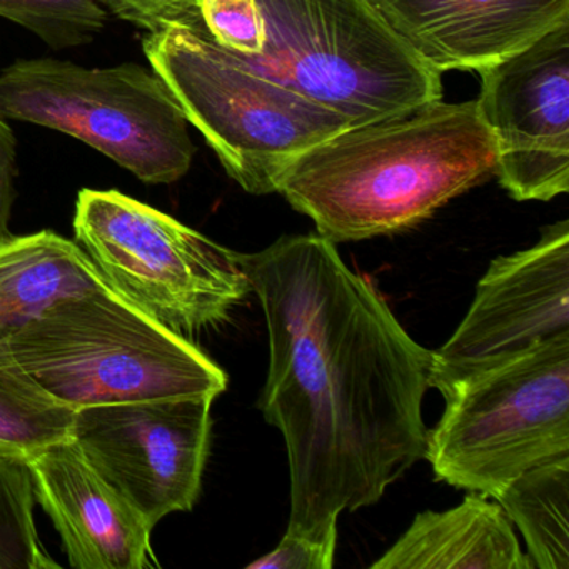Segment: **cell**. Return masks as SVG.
<instances>
[{
  "label": "cell",
  "mask_w": 569,
  "mask_h": 569,
  "mask_svg": "<svg viewBox=\"0 0 569 569\" xmlns=\"http://www.w3.org/2000/svg\"><path fill=\"white\" fill-rule=\"evenodd\" d=\"M241 262L268 322L258 406L288 452L286 535L338 538L341 512L376 505L425 458L432 351L318 232Z\"/></svg>",
  "instance_id": "1"
},
{
  "label": "cell",
  "mask_w": 569,
  "mask_h": 569,
  "mask_svg": "<svg viewBox=\"0 0 569 569\" xmlns=\"http://www.w3.org/2000/svg\"><path fill=\"white\" fill-rule=\"evenodd\" d=\"M498 149L478 102L432 101L345 129L292 161L278 192L328 241L421 224L496 174Z\"/></svg>",
  "instance_id": "2"
},
{
  "label": "cell",
  "mask_w": 569,
  "mask_h": 569,
  "mask_svg": "<svg viewBox=\"0 0 569 569\" xmlns=\"http://www.w3.org/2000/svg\"><path fill=\"white\" fill-rule=\"evenodd\" d=\"M142 49L189 124L249 194L278 192L279 179L298 156L351 128L248 54L222 46L199 8L148 31Z\"/></svg>",
  "instance_id": "3"
},
{
  "label": "cell",
  "mask_w": 569,
  "mask_h": 569,
  "mask_svg": "<svg viewBox=\"0 0 569 569\" xmlns=\"http://www.w3.org/2000/svg\"><path fill=\"white\" fill-rule=\"evenodd\" d=\"M16 361L69 408L218 398L228 375L109 284L66 296L8 339Z\"/></svg>",
  "instance_id": "4"
},
{
  "label": "cell",
  "mask_w": 569,
  "mask_h": 569,
  "mask_svg": "<svg viewBox=\"0 0 569 569\" xmlns=\"http://www.w3.org/2000/svg\"><path fill=\"white\" fill-rule=\"evenodd\" d=\"M262 71L355 126L442 99L441 74L369 0H256Z\"/></svg>",
  "instance_id": "5"
},
{
  "label": "cell",
  "mask_w": 569,
  "mask_h": 569,
  "mask_svg": "<svg viewBox=\"0 0 569 569\" xmlns=\"http://www.w3.org/2000/svg\"><path fill=\"white\" fill-rule=\"evenodd\" d=\"M569 458V335L476 372L428 431L435 478L495 498L528 469Z\"/></svg>",
  "instance_id": "6"
},
{
  "label": "cell",
  "mask_w": 569,
  "mask_h": 569,
  "mask_svg": "<svg viewBox=\"0 0 569 569\" xmlns=\"http://www.w3.org/2000/svg\"><path fill=\"white\" fill-rule=\"evenodd\" d=\"M0 116L79 139L146 184L179 181L196 154L171 89L134 62L96 69L16 61L0 74Z\"/></svg>",
  "instance_id": "7"
},
{
  "label": "cell",
  "mask_w": 569,
  "mask_h": 569,
  "mask_svg": "<svg viewBox=\"0 0 569 569\" xmlns=\"http://www.w3.org/2000/svg\"><path fill=\"white\" fill-rule=\"evenodd\" d=\"M74 232L114 291L178 335L219 325L251 292L241 252L122 192L82 189Z\"/></svg>",
  "instance_id": "8"
},
{
  "label": "cell",
  "mask_w": 569,
  "mask_h": 569,
  "mask_svg": "<svg viewBox=\"0 0 569 569\" xmlns=\"http://www.w3.org/2000/svg\"><path fill=\"white\" fill-rule=\"evenodd\" d=\"M211 396H179L78 409L72 441L156 528L191 511L211 446Z\"/></svg>",
  "instance_id": "9"
},
{
  "label": "cell",
  "mask_w": 569,
  "mask_h": 569,
  "mask_svg": "<svg viewBox=\"0 0 569 569\" xmlns=\"http://www.w3.org/2000/svg\"><path fill=\"white\" fill-rule=\"evenodd\" d=\"M562 335H569V221L489 264L468 315L432 351L429 388L446 399L469 376Z\"/></svg>",
  "instance_id": "10"
},
{
  "label": "cell",
  "mask_w": 569,
  "mask_h": 569,
  "mask_svg": "<svg viewBox=\"0 0 569 569\" xmlns=\"http://www.w3.org/2000/svg\"><path fill=\"white\" fill-rule=\"evenodd\" d=\"M479 114L498 149L496 178L516 201L569 191V22L479 71Z\"/></svg>",
  "instance_id": "11"
},
{
  "label": "cell",
  "mask_w": 569,
  "mask_h": 569,
  "mask_svg": "<svg viewBox=\"0 0 569 569\" xmlns=\"http://www.w3.org/2000/svg\"><path fill=\"white\" fill-rule=\"evenodd\" d=\"M429 68L482 71L569 22V0H369Z\"/></svg>",
  "instance_id": "12"
},
{
  "label": "cell",
  "mask_w": 569,
  "mask_h": 569,
  "mask_svg": "<svg viewBox=\"0 0 569 569\" xmlns=\"http://www.w3.org/2000/svg\"><path fill=\"white\" fill-rule=\"evenodd\" d=\"M36 501L61 535L76 569L158 566L152 526L82 455L72 439L28 458Z\"/></svg>",
  "instance_id": "13"
},
{
  "label": "cell",
  "mask_w": 569,
  "mask_h": 569,
  "mask_svg": "<svg viewBox=\"0 0 569 569\" xmlns=\"http://www.w3.org/2000/svg\"><path fill=\"white\" fill-rule=\"evenodd\" d=\"M372 569H535L511 521L488 496L468 492L448 511L416 516Z\"/></svg>",
  "instance_id": "14"
},
{
  "label": "cell",
  "mask_w": 569,
  "mask_h": 569,
  "mask_svg": "<svg viewBox=\"0 0 569 569\" xmlns=\"http://www.w3.org/2000/svg\"><path fill=\"white\" fill-rule=\"evenodd\" d=\"M104 284L78 242L52 231L12 236L0 244V341L59 299Z\"/></svg>",
  "instance_id": "15"
},
{
  "label": "cell",
  "mask_w": 569,
  "mask_h": 569,
  "mask_svg": "<svg viewBox=\"0 0 569 569\" xmlns=\"http://www.w3.org/2000/svg\"><path fill=\"white\" fill-rule=\"evenodd\" d=\"M492 499L521 531L535 569H569V458L528 469Z\"/></svg>",
  "instance_id": "16"
},
{
  "label": "cell",
  "mask_w": 569,
  "mask_h": 569,
  "mask_svg": "<svg viewBox=\"0 0 569 569\" xmlns=\"http://www.w3.org/2000/svg\"><path fill=\"white\" fill-rule=\"evenodd\" d=\"M76 411L46 391L0 341V452L29 456L72 439Z\"/></svg>",
  "instance_id": "17"
},
{
  "label": "cell",
  "mask_w": 569,
  "mask_h": 569,
  "mask_svg": "<svg viewBox=\"0 0 569 569\" xmlns=\"http://www.w3.org/2000/svg\"><path fill=\"white\" fill-rule=\"evenodd\" d=\"M36 502L28 458L0 452V569L61 568L39 538Z\"/></svg>",
  "instance_id": "18"
},
{
  "label": "cell",
  "mask_w": 569,
  "mask_h": 569,
  "mask_svg": "<svg viewBox=\"0 0 569 569\" xmlns=\"http://www.w3.org/2000/svg\"><path fill=\"white\" fill-rule=\"evenodd\" d=\"M0 18L28 29L54 51H64L94 41L109 12L99 0H0Z\"/></svg>",
  "instance_id": "19"
},
{
  "label": "cell",
  "mask_w": 569,
  "mask_h": 569,
  "mask_svg": "<svg viewBox=\"0 0 569 569\" xmlns=\"http://www.w3.org/2000/svg\"><path fill=\"white\" fill-rule=\"evenodd\" d=\"M199 12L212 36L226 48L258 56L262 49V22L256 0H201Z\"/></svg>",
  "instance_id": "20"
},
{
  "label": "cell",
  "mask_w": 569,
  "mask_h": 569,
  "mask_svg": "<svg viewBox=\"0 0 569 569\" xmlns=\"http://www.w3.org/2000/svg\"><path fill=\"white\" fill-rule=\"evenodd\" d=\"M338 538L284 535L274 551L256 559L249 569H331Z\"/></svg>",
  "instance_id": "21"
},
{
  "label": "cell",
  "mask_w": 569,
  "mask_h": 569,
  "mask_svg": "<svg viewBox=\"0 0 569 569\" xmlns=\"http://www.w3.org/2000/svg\"><path fill=\"white\" fill-rule=\"evenodd\" d=\"M99 2L116 18L132 22L146 31H152L162 22L172 21L184 12L199 8L201 0H99Z\"/></svg>",
  "instance_id": "22"
},
{
  "label": "cell",
  "mask_w": 569,
  "mask_h": 569,
  "mask_svg": "<svg viewBox=\"0 0 569 569\" xmlns=\"http://www.w3.org/2000/svg\"><path fill=\"white\" fill-rule=\"evenodd\" d=\"M18 179V139L11 126L0 116V244L12 238L9 231L14 208Z\"/></svg>",
  "instance_id": "23"
}]
</instances>
